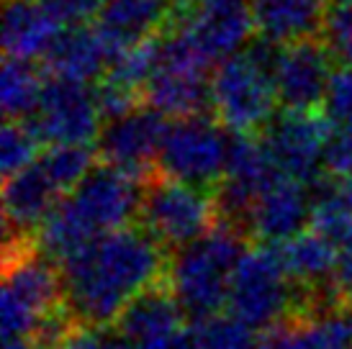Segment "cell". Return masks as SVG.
<instances>
[{"label":"cell","instance_id":"obj_28","mask_svg":"<svg viewBox=\"0 0 352 349\" xmlns=\"http://www.w3.org/2000/svg\"><path fill=\"white\" fill-rule=\"evenodd\" d=\"M322 36L340 65L352 67V5L334 3L327 10Z\"/></svg>","mask_w":352,"mask_h":349},{"label":"cell","instance_id":"obj_32","mask_svg":"<svg viewBox=\"0 0 352 349\" xmlns=\"http://www.w3.org/2000/svg\"><path fill=\"white\" fill-rule=\"evenodd\" d=\"M334 288L342 301L352 303V244L340 249V260H337V270H334Z\"/></svg>","mask_w":352,"mask_h":349},{"label":"cell","instance_id":"obj_3","mask_svg":"<svg viewBox=\"0 0 352 349\" xmlns=\"http://www.w3.org/2000/svg\"><path fill=\"white\" fill-rule=\"evenodd\" d=\"M247 249L250 247L242 234L216 226L204 239L170 254L167 285L186 316L206 321L229 306L232 278Z\"/></svg>","mask_w":352,"mask_h":349},{"label":"cell","instance_id":"obj_27","mask_svg":"<svg viewBox=\"0 0 352 349\" xmlns=\"http://www.w3.org/2000/svg\"><path fill=\"white\" fill-rule=\"evenodd\" d=\"M322 113L334 128L352 126V67L347 65L334 67L327 95H324Z\"/></svg>","mask_w":352,"mask_h":349},{"label":"cell","instance_id":"obj_31","mask_svg":"<svg viewBox=\"0 0 352 349\" xmlns=\"http://www.w3.org/2000/svg\"><path fill=\"white\" fill-rule=\"evenodd\" d=\"M54 349H121L111 326H75Z\"/></svg>","mask_w":352,"mask_h":349},{"label":"cell","instance_id":"obj_11","mask_svg":"<svg viewBox=\"0 0 352 349\" xmlns=\"http://www.w3.org/2000/svg\"><path fill=\"white\" fill-rule=\"evenodd\" d=\"M334 62L337 59L322 34L283 44L275 65V90L280 108L301 113H322Z\"/></svg>","mask_w":352,"mask_h":349},{"label":"cell","instance_id":"obj_12","mask_svg":"<svg viewBox=\"0 0 352 349\" xmlns=\"http://www.w3.org/2000/svg\"><path fill=\"white\" fill-rule=\"evenodd\" d=\"M170 26L186 31L214 67L239 54L257 34L250 0H204L193 10H175Z\"/></svg>","mask_w":352,"mask_h":349},{"label":"cell","instance_id":"obj_4","mask_svg":"<svg viewBox=\"0 0 352 349\" xmlns=\"http://www.w3.org/2000/svg\"><path fill=\"white\" fill-rule=\"evenodd\" d=\"M314 291L296 285L278 247L254 244L236 264L229 291V316L252 331H270L311 308Z\"/></svg>","mask_w":352,"mask_h":349},{"label":"cell","instance_id":"obj_7","mask_svg":"<svg viewBox=\"0 0 352 349\" xmlns=\"http://www.w3.org/2000/svg\"><path fill=\"white\" fill-rule=\"evenodd\" d=\"M226 152L229 139L214 116L167 121L157 155V172L177 183L214 190L224 177Z\"/></svg>","mask_w":352,"mask_h":349},{"label":"cell","instance_id":"obj_20","mask_svg":"<svg viewBox=\"0 0 352 349\" xmlns=\"http://www.w3.org/2000/svg\"><path fill=\"white\" fill-rule=\"evenodd\" d=\"M47 78L69 80L80 85H96L108 67V54L93 26L62 29L47 57L41 59Z\"/></svg>","mask_w":352,"mask_h":349},{"label":"cell","instance_id":"obj_21","mask_svg":"<svg viewBox=\"0 0 352 349\" xmlns=\"http://www.w3.org/2000/svg\"><path fill=\"white\" fill-rule=\"evenodd\" d=\"M254 19V36L275 44L319 36L329 0H250Z\"/></svg>","mask_w":352,"mask_h":349},{"label":"cell","instance_id":"obj_2","mask_svg":"<svg viewBox=\"0 0 352 349\" xmlns=\"http://www.w3.org/2000/svg\"><path fill=\"white\" fill-rule=\"evenodd\" d=\"M283 44L254 36L239 54L216 65L211 75L214 118L232 134L263 136L280 111L275 65Z\"/></svg>","mask_w":352,"mask_h":349},{"label":"cell","instance_id":"obj_16","mask_svg":"<svg viewBox=\"0 0 352 349\" xmlns=\"http://www.w3.org/2000/svg\"><path fill=\"white\" fill-rule=\"evenodd\" d=\"M62 201V193L44 174L41 165L26 167L19 174L3 180V221L6 242L10 239H34L41 223L50 218Z\"/></svg>","mask_w":352,"mask_h":349},{"label":"cell","instance_id":"obj_18","mask_svg":"<svg viewBox=\"0 0 352 349\" xmlns=\"http://www.w3.org/2000/svg\"><path fill=\"white\" fill-rule=\"evenodd\" d=\"M144 106L162 113L167 121L214 116L211 75L160 67L144 87Z\"/></svg>","mask_w":352,"mask_h":349},{"label":"cell","instance_id":"obj_6","mask_svg":"<svg viewBox=\"0 0 352 349\" xmlns=\"http://www.w3.org/2000/svg\"><path fill=\"white\" fill-rule=\"evenodd\" d=\"M137 221L173 254L219 226L214 190L177 183L160 172L149 174L142 188Z\"/></svg>","mask_w":352,"mask_h":349},{"label":"cell","instance_id":"obj_17","mask_svg":"<svg viewBox=\"0 0 352 349\" xmlns=\"http://www.w3.org/2000/svg\"><path fill=\"white\" fill-rule=\"evenodd\" d=\"M260 349H352V303L294 316L260 337Z\"/></svg>","mask_w":352,"mask_h":349},{"label":"cell","instance_id":"obj_1","mask_svg":"<svg viewBox=\"0 0 352 349\" xmlns=\"http://www.w3.org/2000/svg\"><path fill=\"white\" fill-rule=\"evenodd\" d=\"M170 252L142 226L88 244L62 270L65 306L80 326H113L137 295L167 278Z\"/></svg>","mask_w":352,"mask_h":349},{"label":"cell","instance_id":"obj_24","mask_svg":"<svg viewBox=\"0 0 352 349\" xmlns=\"http://www.w3.org/2000/svg\"><path fill=\"white\" fill-rule=\"evenodd\" d=\"M39 165L52 185L67 198L96 167H98V149L96 144H59L50 146L39 157Z\"/></svg>","mask_w":352,"mask_h":349},{"label":"cell","instance_id":"obj_9","mask_svg":"<svg viewBox=\"0 0 352 349\" xmlns=\"http://www.w3.org/2000/svg\"><path fill=\"white\" fill-rule=\"evenodd\" d=\"M41 144H96L103 128L93 85L47 78L36 113L23 121Z\"/></svg>","mask_w":352,"mask_h":349},{"label":"cell","instance_id":"obj_33","mask_svg":"<svg viewBox=\"0 0 352 349\" xmlns=\"http://www.w3.org/2000/svg\"><path fill=\"white\" fill-rule=\"evenodd\" d=\"M3 349H39L34 339H8Z\"/></svg>","mask_w":352,"mask_h":349},{"label":"cell","instance_id":"obj_15","mask_svg":"<svg viewBox=\"0 0 352 349\" xmlns=\"http://www.w3.org/2000/svg\"><path fill=\"white\" fill-rule=\"evenodd\" d=\"M306 223L311 226V190L288 174H278L254 203L250 232L257 244L278 247L306 232Z\"/></svg>","mask_w":352,"mask_h":349},{"label":"cell","instance_id":"obj_13","mask_svg":"<svg viewBox=\"0 0 352 349\" xmlns=\"http://www.w3.org/2000/svg\"><path fill=\"white\" fill-rule=\"evenodd\" d=\"M165 128L167 118L162 113L142 106L118 121L103 124L96 142L98 159L144 183L149 174L157 172V155Z\"/></svg>","mask_w":352,"mask_h":349},{"label":"cell","instance_id":"obj_14","mask_svg":"<svg viewBox=\"0 0 352 349\" xmlns=\"http://www.w3.org/2000/svg\"><path fill=\"white\" fill-rule=\"evenodd\" d=\"M173 16L175 0H108L93 29L111 62L142 41L162 36Z\"/></svg>","mask_w":352,"mask_h":349},{"label":"cell","instance_id":"obj_8","mask_svg":"<svg viewBox=\"0 0 352 349\" xmlns=\"http://www.w3.org/2000/svg\"><path fill=\"white\" fill-rule=\"evenodd\" d=\"M142 188V180L98 162V167L65 198V203L82 229L93 239H100L137 221Z\"/></svg>","mask_w":352,"mask_h":349},{"label":"cell","instance_id":"obj_29","mask_svg":"<svg viewBox=\"0 0 352 349\" xmlns=\"http://www.w3.org/2000/svg\"><path fill=\"white\" fill-rule=\"evenodd\" d=\"M108 0H39V5L62 29L85 26L90 19H98Z\"/></svg>","mask_w":352,"mask_h":349},{"label":"cell","instance_id":"obj_5","mask_svg":"<svg viewBox=\"0 0 352 349\" xmlns=\"http://www.w3.org/2000/svg\"><path fill=\"white\" fill-rule=\"evenodd\" d=\"M3 337L31 339L50 313L65 306L62 270L36 249L34 239L6 242L3 267Z\"/></svg>","mask_w":352,"mask_h":349},{"label":"cell","instance_id":"obj_25","mask_svg":"<svg viewBox=\"0 0 352 349\" xmlns=\"http://www.w3.org/2000/svg\"><path fill=\"white\" fill-rule=\"evenodd\" d=\"M160 39L162 36L142 41L137 47L126 49L124 54H118L116 59H111L106 75L100 80L126 87V90L144 98V87L149 85V80L155 78V72L160 69Z\"/></svg>","mask_w":352,"mask_h":349},{"label":"cell","instance_id":"obj_22","mask_svg":"<svg viewBox=\"0 0 352 349\" xmlns=\"http://www.w3.org/2000/svg\"><path fill=\"white\" fill-rule=\"evenodd\" d=\"M278 254H280L288 278L296 285L309 288V291L334 288V270H337L340 249L327 236L316 234L314 229H306L291 242L278 244Z\"/></svg>","mask_w":352,"mask_h":349},{"label":"cell","instance_id":"obj_26","mask_svg":"<svg viewBox=\"0 0 352 349\" xmlns=\"http://www.w3.org/2000/svg\"><path fill=\"white\" fill-rule=\"evenodd\" d=\"M41 142L39 136L31 131L29 124L23 121H6L3 134H0V170L3 180H8L21 170L39 162Z\"/></svg>","mask_w":352,"mask_h":349},{"label":"cell","instance_id":"obj_30","mask_svg":"<svg viewBox=\"0 0 352 349\" xmlns=\"http://www.w3.org/2000/svg\"><path fill=\"white\" fill-rule=\"evenodd\" d=\"M324 172L334 180H352V126L334 128L324 152Z\"/></svg>","mask_w":352,"mask_h":349},{"label":"cell","instance_id":"obj_10","mask_svg":"<svg viewBox=\"0 0 352 349\" xmlns=\"http://www.w3.org/2000/svg\"><path fill=\"white\" fill-rule=\"evenodd\" d=\"M332 134L334 128L324 113H301L280 108L270 126L263 131V142L280 172L306 188H314L327 174L324 152Z\"/></svg>","mask_w":352,"mask_h":349},{"label":"cell","instance_id":"obj_23","mask_svg":"<svg viewBox=\"0 0 352 349\" xmlns=\"http://www.w3.org/2000/svg\"><path fill=\"white\" fill-rule=\"evenodd\" d=\"M44 69L36 62L3 59L0 72V103L6 121H29L39 108L44 93Z\"/></svg>","mask_w":352,"mask_h":349},{"label":"cell","instance_id":"obj_19","mask_svg":"<svg viewBox=\"0 0 352 349\" xmlns=\"http://www.w3.org/2000/svg\"><path fill=\"white\" fill-rule=\"evenodd\" d=\"M57 21L39 5V0H6L3 8V54L6 59L36 62L47 57L59 36Z\"/></svg>","mask_w":352,"mask_h":349}]
</instances>
